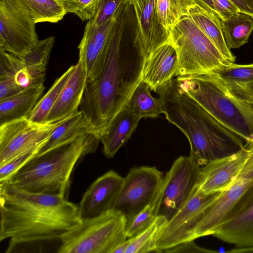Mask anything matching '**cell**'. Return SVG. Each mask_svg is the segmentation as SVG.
Instances as JSON below:
<instances>
[{
	"label": "cell",
	"mask_w": 253,
	"mask_h": 253,
	"mask_svg": "<svg viewBox=\"0 0 253 253\" xmlns=\"http://www.w3.org/2000/svg\"><path fill=\"white\" fill-rule=\"evenodd\" d=\"M0 241L17 245L59 239L80 224L79 206L64 197L25 191L0 182Z\"/></svg>",
	"instance_id": "cell-1"
},
{
	"label": "cell",
	"mask_w": 253,
	"mask_h": 253,
	"mask_svg": "<svg viewBox=\"0 0 253 253\" xmlns=\"http://www.w3.org/2000/svg\"><path fill=\"white\" fill-rule=\"evenodd\" d=\"M127 5H123L117 15L103 66L94 79L87 82L80 106L88 132L99 140L141 82L143 58L139 54L126 55L122 50Z\"/></svg>",
	"instance_id": "cell-2"
},
{
	"label": "cell",
	"mask_w": 253,
	"mask_h": 253,
	"mask_svg": "<svg viewBox=\"0 0 253 253\" xmlns=\"http://www.w3.org/2000/svg\"><path fill=\"white\" fill-rule=\"evenodd\" d=\"M166 119L186 135L190 157L200 166L236 153L246 141L222 125L196 101L180 91L175 79L156 91Z\"/></svg>",
	"instance_id": "cell-3"
},
{
	"label": "cell",
	"mask_w": 253,
	"mask_h": 253,
	"mask_svg": "<svg viewBox=\"0 0 253 253\" xmlns=\"http://www.w3.org/2000/svg\"><path fill=\"white\" fill-rule=\"evenodd\" d=\"M99 141L87 132L37 154L6 181L29 192L65 197L76 164L95 151Z\"/></svg>",
	"instance_id": "cell-4"
},
{
	"label": "cell",
	"mask_w": 253,
	"mask_h": 253,
	"mask_svg": "<svg viewBox=\"0 0 253 253\" xmlns=\"http://www.w3.org/2000/svg\"><path fill=\"white\" fill-rule=\"evenodd\" d=\"M179 89L250 145H253V104L236 96L212 75L177 76Z\"/></svg>",
	"instance_id": "cell-5"
},
{
	"label": "cell",
	"mask_w": 253,
	"mask_h": 253,
	"mask_svg": "<svg viewBox=\"0 0 253 253\" xmlns=\"http://www.w3.org/2000/svg\"><path fill=\"white\" fill-rule=\"evenodd\" d=\"M168 42L177 57L175 77L210 75L226 61L189 16L182 18L170 30Z\"/></svg>",
	"instance_id": "cell-6"
},
{
	"label": "cell",
	"mask_w": 253,
	"mask_h": 253,
	"mask_svg": "<svg viewBox=\"0 0 253 253\" xmlns=\"http://www.w3.org/2000/svg\"><path fill=\"white\" fill-rule=\"evenodd\" d=\"M126 219L111 209L97 216L82 219L60 239L58 253H112L126 240Z\"/></svg>",
	"instance_id": "cell-7"
},
{
	"label": "cell",
	"mask_w": 253,
	"mask_h": 253,
	"mask_svg": "<svg viewBox=\"0 0 253 253\" xmlns=\"http://www.w3.org/2000/svg\"><path fill=\"white\" fill-rule=\"evenodd\" d=\"M253 198V152L232 184L208 210L196 229V239L212 235L237 216Z\"/></svg>",
	"instance_id": "cell-8"
},
{
	"label": "cell",
	"mask_w": 253,
	"mask_h": 253,
	"mask_svg": "<svg viewBox=\"0 0 253 253\" xmlns=\"http://www.w3.org/2000/svg\"><path fill=\"white\" fill-rule=\"evenodd\" d=\"M36 21L22 0H0V48L19 56L37 42Z\"/></svg>",
	"instance_id": "cell-9"
},
{
	"label": "cell",
	"mask_w": 253,
	"mask_h": 253,
	"mask_svg": "<svg viewBox=\"0 0 253 253\" xmlns=\"http://www.w3.org/2000/svg\"><path fill=\"white\" fill-rule=\"evenodd\" d=\"M222 191L206 194L200 189L197 184L188 200L168 221L161 234L157 243L160 253L194 240L198 224Z\"/></svg>",
	"instance_id": "cell-10"
},
{
	"label": "cell",
	"mask_w": 253,
	"mask_h": 253,
	"mask_svg": "<svg viewBox=\"0 0 253 253\" xmlns=\"http://www.w3.org/2000/svg\"><path fill=\"white\" fill-rule=\"evenodd\" d=\"M202 167L190 156H181L164 176L158 215L170 220L189 198L200 178Z\"/></svg>",
	"instance_id": "cell-11"
},
{
	"label": "cell",
	"mask_w": 253,
	"mask_h": 253,
	"mask_svg": "<svg viewBox=\"0 0 253 253\" xmlns=\"http://www.w3.org/2000/svg\"><path fill=\"white\" fill-rule=\"evenodd\" d=\"M163 179V173L155 167L131 169L112 209L121 212L127 222L154 200Z\"/></svg>",
	"instance_id": "cell-12"
},
{
	"label": "cell",
	"mask_w": 253,
	"mask_h": 253,
	"mask_svg": "<svg viewBox=\"0 0 253 253\" xmlns=\"http://www.w3.org/2000/svg\"><path fill=\"white\" fill-rule=\"evenodd\" d=\"M66 119L40 124L23 118L0 125V166L25 152L42 146L53 130Z\"/></svg>",
	"instance_id": "cell-13"
},
{
	"label": "cell",
	"mask_w": 253,
	"mask_h": 253,
	"mask_svg": "<svg viewBox=\"0 0 253 253\" xmlns=\"http://www.w3.org/2000/svg\"><path fill=\"white\" fill-rule=\"evenodd\" d=\"M122 6L115 17L105 24L98 25L92 19L85 26L78 49L79 60L85 71L87 82L94 79L103 66L114 25Z\"/></svg>",
	"instance_id": "cell-14"
},
{
	"label": "cell",
	"mask_w": 253,
	"mask_h": 253,
	"mask_svg": "<svg viewBox=\"0 0 253 253\" xmlns=\"http://www.w3.org/2000/svg\"><path fill=\"white\" fill-rule=\"evenodd\" d=\"M253 152V145L231 155L209 162L203 166L198 185L206 194L222 191L235 181Z\"/></svg>",
	"instance_id": "cell-15"
},
{
	"label": "cell",
	"mask_w": 253,
	"mask_h": 253,
	"mask_svg": "<svg viewBox=\"0 0 253 253\" xmlns=\"http://www.w3.org/2000/svg\"><path fill=\"white\" fill-rule=\"evenodd\" d=\"M157 0H127L133 8L136 17L133 46L145 60L154 50L168 42L167 37L156 21Z\"/></svg>",
	"instance_id": "cell-16"
},
{
	"label": "cell",
	"mask_w": 253,
	"mask_h": 253,
	"mask_svg": "<svg viewBox=\"0 0 253 253\" xmlns=\"http://www.w3.org/2000/svg\"><path fill=\"white\" fill-rule=\"evenodd\" d=\"M124 179L113 170L96 179L85 192L78 206L82 218L94 217L112 209Z\"/></svg>",
	"instance_id": "cell-17"
},
{
	"label": "cell",
	"mask_w": 253,
	"mask_h": 253,
	"mask_svg": "<svg viewBox=\"0 0 253 253\" xmlns=\"http://www.w3.org/2000/svg\"><path fill=\"white\" fill-rule=\"evenodd\" d=\"M177 64L175 50L168 42L143 60L141 81L146 83L151 90L156 92L175 77Z\"/></svg>",
	"instance_id": "cell-18"
},
{
	"label": "cell",
	"mask_w": 253,
	"mask_h": 253,
	"mask_svg": "<svg viewBox=\"0 0 253 253\" xmlns=\"http://www.w3.org/2000/svg\"><path fill=\"white\" fill-rule=\"evenodd\" d=\"M87 76L82 63L79 60L57 101L48 115L45 123L66 119L79 110L86 84Z\"/></svg>",
	"instance_id": "cell-19"
},
{
	"label": "cell",
	"mask_w": 253,
	"mask_h": 253,
	"mask_svg": "<svg viewBox=\"0 0 253 253\" xmlns=\"http://www.w3.org/2000/svg\"><path fill=\"white\" fill-rule=\"evenodd\" d=\"M212 235L235 246L227 253H243L253 248V198L237 216L220 226Z\"/></svg>",
	"instance_id": "cell-20"
},
{
	"label": "cell",
	"mask_w": 253,
	"mask_h": 253,
	"mask_svg": "<svg viewBox=\"0 0 253 253\" xmlns=\"http://www.w3.org/2000/svg\"><path fill=\"white\" fill-rule=\"evenodd\" d=\"M219 82L232 93L253 104V63H228L212 72Z\"/></svg>",
	"instance_id": "cell-21"
},
{
	"label": "cell",
	"mask_w": 253,
	"mask_h": 253,
	"mask_svg": "<svg viewBox=\"0 0 253 253\" xmlns=\"http://www.w3.org/2000/svg\"><path fill=\"white\" fill-rule=\"evenodd\" d=\"M141 119L126 107L117 114L100 139L107 158H113L127 142Z\"/></svg>",
	"instance_id": "cell-22"
},
{
	"label": "cell",
	"mask_w": 253,
	"mask_h": 253,
	"mask_svg": "<svg viewBox=\"0 0 253 253\" xmlns=\"http://www.w3.org/2000/svg\"><path fill=\"white\" fill-rule=\"evenodd\" d=\"M43 84L26 88L18 93L0 100V125L28 118L42 96Z\"/></svg>",
	"instance_id": "cell-23"
},
{
	"label": "cell",
	"mask_w": 253,
	"mask_h": 253,
	"mask_svg": "<svg viewBox=\"0 0 253 253\" xmlns=\"http://www.w3.org/2000/svg\"><path fill=\"white\" fill-rule=\"evenodd\" d=\"M189 15L212 42L223 58L229 62L234 63L236 57L226 44L220 18L207 12L196 4L190 7Z\"/></svg>",
	"instance_id": "cell-24"
},
{
	"label": "cell",
	"mask_w": 253,
	"mask_h": 253,
	"mask_svg": "<svg viewBox=\"0 0 253 253\" xmlns=\"http://www.w3.org/2000/svg\"><path fill=\"white\" fill-rule=\"evenodd\" d=\"M88 132L85 118L80 110L66 119L52 131L37 154L42 153Z\"/></svg>",
	"instance_id": "cell-25"
},
{
	"label": "cell",
	"mask_w": 253,
	"mask_h": 253,
	"mask_svg": "<svg viewBox=\"0 0 253 253\" xmlns=\"http://www.w3.org/2000/svg\"><path fill=\"white\" fill-rule=\"evenodd\" d=\"M192 0H157L156 15L157 24L168 38L172 28L183 17L189 16Z\"/></svg>",
	"instance_id": "cell-26"
},
{
	"label": "cell",
	"mask_w": 253,
	"mask_h": 253,
	"mask_svg": "<svg viewBox=\"0 0 253 253\" xmlns=\"http://www.w3.org/2000/svg\"><path fill=\"white\" fill-rule=\"evenodd\" d=\"M149 85L141 81L133 90L125 107L143 118H156L163 113L160 97H153Z\"/></svg>",
	"instance_id": "cell-27"
},
{
	"label": "cell",
	"mask_w": 253,
	"mask_h": 253,
	"mask_svg": "<svg viewBox=\"0 0 253 253\" xmlns=\"http://www.w3.org/2000/svg\"><path fill=\"white\" fill-rule=\"evenodd\" d=\"M221 24L225 42L230 50L247 43L253 31V18L241 12L221 20Z\"/></svg>",
	"instance_id": "cell-28"
},
{
	"label": "cell",
	"mask_w": 253,
	"mask_h": 253,
	"mask_svg": "<svg viewBox=\"0 0 253 253\" xmlns=\"http://www.w3.org/2000/svg\"><path fill=\"white\" fill-rule=\"evenodd\" d=\"M167 222L166 217L158 215L150 226L129 238L130 243L126 253H160L157 243Z\"/></svg>",
	"instance_id": "cell-29"
},
{
	"label": "cell",
	"mask_w": 253,
	"mask_h": 253,
	"mask_svg": "<svg viewBox=\"0 0 253 253\" xmlns=\"http://www.w3.org/2000/svg\"><path fill=\"white\" fill-rule=\"evenodd\" d=\"M75 68L71 66L57 79L49 90L41 98L31 112L29 119L35 123L44 124L52 107L57 101Z\"/></svg>",
	"instance_id": "cell-30"
},
{
	"label": "cell",
	"mask_w": 253,
	"mask_h": 253,
	"mask_svg": "<svg viewBox=\"0 0 253 253\" xmlns=\"http://www.w3.org/2000/svg\"><path fill=\"white\" fill-rule=\"evenodd\" d=\"M34 15L36 23H58L67 14L63 0H22Z\"/></svg>",
	"instance_id": "cell-31"
},
{
	"label": "cell",
	"mask_w": 253,
	"mask_h": 253,
	"mask_svg": "<svg viewBox=\"0 0 253 253\" xmlns=\"http://www.w3.org/2000/svg\"><path fill=\"white\" fill-rule=\"evenodd\" d=\"M162 191L161 185L154 200L126 222V233L127 237L130 238L135 236L154 222L158 216Z\"/></svg>",
	"instance_id": "cell-32"
},
{
	"label": "cell",
	"mask_w": 253,
	"mask_h": 253,
	"mask_svg": "<svg viewBox=\"0 0 253 253\" xmlns=\"http://www.w3.org/2000/svg\"><path fill=\"white\" fill-rule=\"evenodd\" d=\"M46 67L27 66L17 56L13 78L16 84L24 89L43 84Z\"/></svg>",
	"instance_id": "cell-33"
},
{
	"label": "cell",
	"mask_w": 253,
	"mask_h": 253,
	"mask_svg": "<svg viewBox=\"0 0 253 253\" xmlns=\"http://www.w3.org/2000/svg\"><path fill=\"white\" fill-rule=\"evenodd\" d=\"M54 42L53 36L39 40L24 54L18 57L26 65L46 67Z\"/></svg>",
	"instance_id": "cell-34"
},
{
	"label": "cell",
	"mask_w": 253,
	"mask_h": 253,
	"mask_svg": "<svg viewBox=\"0 0 253 253\" xmlns=\"http://www.w3.org/2000/svg\"><path fill=\"white\" fill-rule=\"evenodd\" d=\"M100 1V0H65L63 3L67 13H73L82 21H88L95 17Z\"/></svg>",
	"instance_id": "cell-35"
},
{
	"label": "cell",
	"mask_w": 253,
	"mask_h": 253,
	"mask_svg": "<svg viewBox=\"0 0 253 253\" xmlns=\"http://www.w3.org/2000/svg\"><path fill=\"white\" fill-rule=\"evenodd\" d=\"M42 146L25 152L0 166V182L9 180L14 173L38 153Z\"/></svg>",
	"instance_id": "cell-36"
},
{
	"label": "cell",
	"mask_w": 253,
	"mask_h": 253,
	"mask_svg": "<svg viewBox=\"0 0 253 253\" xmlns=\"http://www.w3.org/2000/svg\"><path fill=\"white\" fill-rule=\"evenodd\" d=\"M127 0H100L97 13L93 19L98 25L105 24L115 17Z\"/></svg>",
	"instance_id": "cell-37"
},
{
	"label": "cell",
	"mask_w": 253,
	"mask_h": 253,
	"mask_svg": "<svg viewBox=\"0 0 253 253\" xmlns=\"http://www.w3.org/2000/svg\"><path fill=\"white\" fill-rule=\"evenodd\" d=\"M217 14L221 20H225L241 12L230 0H212Z\"/></svg>",
	"instance_id": "cell-38"
},
{
	"label": "cell",
	"mask_w": 253,
	"mask_h": 253,
	"mask_svg": "<svg viewBox=\"0 0 253 253\" xmlns=\"http://www.w3.org/2000/svg\"><path fill=\"white\" fill-rule=\"evenodd\" d=\"M163 252L167 253H215L217 252L203 248L198 246L194 240H191L179 244Z\"/></svg>",
	"instance_id": "cell-39"
},
{
	"label": "cell",
	"mask_w": 253,
	"mask_h": 253,
	"mask_svg": "<svg viewBox=\"0 0 253 253\" xmlns=\"http://www.w3.org/2000/svg\"><path fill=\"white\" fill-rule=\"evenodd\" d=\"M23 90L15 83L13 77L0 78V100Z\"/></svg>",
	"instance_id": "cell-40"
},
{
	"label": "cell",
	"mask_w": 253,
	"mask_h": 253,
	"mask_svg": "<svg viewBox=\"0 0 253 253\" xmlns=\"http://www.w3.org/2000/svg\"><path fill=\"white\" fill-rule=\"evenodd\" d=\"M239 9L241 13L253 18V0H230Z\"/></svg>",
	"instance_id": "cell-41"
},
{
	"label": "cell",
	"mask_w": 253,
	"mask_h": 253,
	"mask_svg": "<svg viewBox=\"0 0 253 253\" xmlns=\"http://www.w3.org/2000/svg\"><path fill=\"white\" fill-rule=\"evenodd\" d=\"M195 4L201 7L207 12L216 15V13L214 4L212 0H192ZM219 17V16H218Z\"/></svg>",
	"instance_id": "cell-42"
},
{
	"label": "cell",
	"mask_w": 253,
	"mask_h": 253,
	"mask_svg": "<svg viewBox=\"0 0 253 253\" xmlns=\"http://www.w3.org/2000/svg\"><path fill=\"white\" fill-rule=\"evenodd\" d=\"M130 243V240H126L119 244L112 251V253H126Z\"/></svg>",
	"instance_id": "cell-43"
},
{
	"label": "cell",
	"mask_w": 253,
	"mask_h": 253,
	"mask_svg": "<svg viewBox=\"0 0 253 253\" xmlns=\"http://www.w3.org/2000/svg\"><path fill=\"white\" fill-rule=\"evenodd\" d=\"M243 253H253V248L246 250Z\"/></svg>",
	"instance_id": "cell-44"
},
{
	"label": "cell",
	"mask_w": 253,
	"mask_h": 253,
	"mask_svg": "<svg viewBox=\"0 0 253 253\" xmlns=\"http://www.w3.org/2000/svg\"></svg>",
	"instance_id": "cell-45"
}]
</instances>
